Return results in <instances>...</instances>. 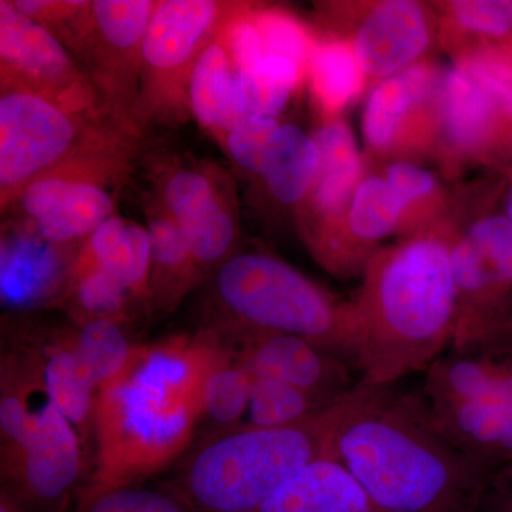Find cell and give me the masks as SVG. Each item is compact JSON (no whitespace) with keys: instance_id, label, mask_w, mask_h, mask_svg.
<instances>
[{"instance_id":"obj_1","label":"cell","mask_w":512,"mask_h":512,"mask_svg":"<svg viewBox=\"0 0 512 512\" xmlns=\"http://www.w3.org/2000/svg\"><path fill=\"white\" fill-rule=\"evenodd\" d=\"M460 194L433 227L383 247L363 271L352 301L353 357L360 380L390 387L427 372L453 348L457 330L454 237Z\"/></svg>"},{"instance_id":"obj_2","label":"cell","mask_w":512,"mask_h":512,"mask_svg":"<svg viewBox=\"0 0 512 512\" xmlns=\"http://www.w3.org/2000/svg\"><path fill=\"white\" fill-rule=\"evenodd\" d=\"M328 457L349 471L380 512H477L485 467L437 427L421 394L362 382Z\"/></svg>"},{"instance_id":"obj_3","label":"cell","mask_w":512,"mask_h":512,"mask_svg":"<svg viewBox=\"0 0 512 512\" xmlns=\"http://www.w3.org/2000/svg\"><path fill=\"white\" fill-rule=\"evenodd\" d=\"M362 383L338 403L289 426H245L201 447L171 490L188 512H258L295 474L328 457Z\"/></svg>"},{"instance_id":"obj_4","label":"cell","mask_w":512,"mask_h":512,"mask_svg":"<svg viewBox=\"0 0 512 512\" xmlns=\"http://www.w3.org/2000/svg\"><path fill=\"white\" fill-rule=\"evenodd\" d=\"M217 289L247 332L298 336L355 366L352 302H339L281 259L234 256L218 272Z\"/></svg>"},{"instance_id":"obj_5","label":"cell","mask_w":512,"mask_h":512,"mask_svg":"<svg viewBox=\"0 0 512 512\" xmlns=\"http://www.w3.org/2000/svg\"><path fill=\"white\" fill-rule=\"evenodd\" d=\"M198 414L173 409L121 377L99 394L94 427V488L123 487L173 460L190 440Z\"/></svg>"},{"instance_id":"obj_6","label":"cell","mask_w":512,"mask_h":512,"mask_svg":"<svg viewBox=\"0 0 512 512\" xmlns=\"http://www.w3.org/2000/svg\"><path fill=\"white\" fill-rule=\"evenodd\" d=\"M433 161L447 183L473 168L512 167V116L463 62L444 70Z\"/></svg>"},{"instance_id":"obj_7","label":"cell","mask_w":512,"mask_h":512,"mask_svg":"<svg viewBox=\"0 0 512 512\" xmlns=\"http://www.w3.org/2000/svg\"><path fill=\"white\" fill-rule=\"evenodd\" d=\"M330 35L352 46L370 89L429 57L437 47V18L431 2L357 0L326 3Z\"/></svg>"},{"instance_id":"obj_8","label":"cell","mask_w":512,"mask_h":512,"mask_svg":"<svg viewBox=\"0 0 512 512\" xmlns=\"http://www.w3.org/2000/svg\"><path fill=\"white\" fill-rule=\"evenodd\" d=\"M444 70L427 57L370 89L362 116L367 163L433 160Z\"/></svg>"},{"instance_id":"obj_9","label":"cell","mask_w":512,"mask_h":512,"mask_svg":"<svg viewBox=\"0 0 512 512\" xmlns=\"http://www.w3.org/2000/svg\"><path fill=\"white\" fill-rule=\"evenodd\" d=\"M12 481L5 495L20 512H64L82 474V450L74 427L47 399L39 424L15 463L3 471Z\"/></svg>"},{"instance_id":"obj_10","label":"cell","mask_w":512,"mask_h":512,"mask_svg":"<svg viewBox=\"0 0 512 512\" xmlns=\"http://www.w3.org/2000/svg\"><path fill=\"white\" fill-rule=\"evenodd\" d=\"M402 205L384 175L367 164L348 210L333 227L309 242L313 258L338 278L362 276L387 238L399 237Z\"/></svg>"},{"instance_id":"obj_11","label":"cell","mask_w":512,"mask_h":512,"mask_svg":"<svg viewBox=\"0 0 512 512\" xmlns=\"http://www.w3.org/2000/svg\"><path fill=\"white\" fill-rule=\"evenodd\" d=\"M76 136L72 120L56 104L33 92L0 99V187L3 194L36 180L63 157Z\"/></svg>"},{"instance_id":"obj_12","label":"cell","mask_w":512,"mask_h":512,"mask_svg":"<svg viewBox=\"0 0 512 512\" xmlns=\"http://www.w3.org/2000/svg\"><path fill=\"white\" fill-rule=\"evenodd\" d=\"M252 377H271L338 402L359 384L353 383L345 357L298 336L282 333H245L238 350H232Z\"/></svg>"},{"instance_id":"obj_13","label":"cell","mask_w":512,"mask_h":512,"mask_svg":"<svg viewBox=\"0 0 512 512\" xmlns=\"http://www.w3.org/2000/svg\"><path fill=\"white\" fill-rule=\"evenodd\" d=\"M313 140L319 153L318 174L302 204L308 244L343 217L367 173L366 157L345 120L323 121Z\"/></svg>"},{"instance_id":"obj_14","label":"cell","mask_w":512,"mask_h":512,"mask_svg":"<svg viewBox=\"0 0 512 512\" xmlns=\"http://www.w3.org/2000/svg\"><path fill=\"white\" fill-rule=\"evenodd\" d=\"M423 400L444 436L481 466L485 458L512 454V400L503 390L474 399Z\"/></svg>"},{"instance_id":"obj_15","label":"cell","mask_w":512,"mask_h":512,"mask_svg":"<svg viewBox=\"0 0 512 512\" xmlns=\"http://www.w3.org/2000/svg\"><path fill=\"white\" fill-rule=\"evenodd\" d=\"M165 201L194 261L208 264L227 254L235 238L234 220L204 175L195 171L175 174L165 188Z\"/></svg>"},{"instance_id":"obj_16","label":"cell","mask_w":512,"mask_h":512,"mask_svg":"<svg viewBox=\"0 0 512 512\" xmlns=\"http://www.w3.org/2000/svg\"><path fill=\"white\" fill-rule=\"evenodd\" d=\"M258 512H380L333 458L323 457L286 481Z\"/></svg>"},{"instance_id":"obj_17","label":"cell","mask_w":512,"mask_h":512,"mask_svg":"<svg viewBox=\"0 0 512 512\" xmlns=\"http://www.w3.org/2000/svg\"><path fill=\"white\" fill-rule=\"evenodd\" d=\"M0 56L9 70L40 86H60L72 76L55 36L9 2H0Z\"/></svg>"},{"instance_id":"obj_18","label":"cell","mask_w":512,"mask_h":512,"mask_svg":"<svg viewBox=\"0 0 512 512\" xmlns=\"http://www.w3.org/2000/svg\"><path fill=\"white\" fill-rule=\"evenodd\" d=\"M207 0H167L156 5L141 43L144 59L160 72L183 66L217 18Z\"/></svg>"},{"instance_id":"obj_19","label":"cell","mask_w":512,"mask_h":512,"mask_svg":"<svg viewBox=\"0 0 512 512\" xmlns=\"http://www.w3.org/2000/svg\"><path fill=\"white\" fill-rule=\"evenodd\" d=\"M306 77L315 106L325 121L342 119L343 111L355 104L369 87L352 46L330 33L316 39Z\"/></svg>"},{"instance_id":"obj_20","label":"cell","mask_w":512,"mask_h":512,"mask_svg":"<svg viewBox=\"0 0 512 512\" xmlns=\"http://www.w3.org/2000/svg\"><path fill=\"white\" fill-rule=\"evenodd\" d=\"M437 18V47L451 60L512 36V0L431 2Z\"/></svg>"},{"instance_id":"obj_21","label":"cell","mask_w":512,"mask_h":512,"mask_svg":"<svg viewBox=\"0 0 512 512\" xmlns=\"http://www.w3.org/2000/svg\"><path fill=\"white\" fill-rule=\"evenodd\" d=\"M392 185L400 205L402 224L399 239L426 231L447 217L456 200V190L426 165L413 161L372 164Z\"/></svg>"},{"instance_id":"obj_22","label":"cell","mask_w":512,"mask_h":512,"mask_svg":"<svg viewBox=\"0 0 512 512\" xmlns=\"http://www.w3.org/2000/svg\"><path fill=\"white\" fill-rule=\"evenodd\" d=\"M318 168L319 153L313 136L296 124H282L259 177L279 204L302 205L315 184Z\"/></svg>"},{"instance_id":"obj_23","label":"cell","mask_w":512,"mask_h":512,"mask_svg":"<svg viewBox=\"0 0 512 512\" xmlns=\"http://www.w3.org/2000/svg\"><path fill=\"white\" fill-rule=\"evenodd\" d=\"M237 70L227 47L212 43L202 50L191 72L192 111L202 126L228 133L235 126Z\"/></svg>"},{"instance_id":"obj_24","label":"cell","mask_w":512,"mask_h":512,"mask_svg":"<svg viewBox=\"0 0 512 512\" xmlns=\"http://www.w3.org/2000/svg\"><path fill=\"white\" fill-rule=\"evenodd\" d=\"M42 372L50 402L83 437L86 436L96 419L99 390L74 352L72 343L53 350L42 366Z\"/></svg>"},{"instance_id":"obj_25","label":"cell","mask_w":512,"mask_h":512,"mask_svg":"<svg viewBox=\"0 0 512 512\" xmlns=\"http://www.w3.org/2000/svg\"><path fill=\"white\" fill-rule=\"evenodd\" d=\"M72 346L99 394L119 382L136 355L119 326L109 319L89 320Z\"/></svg>"},{"instance_id":"obj_26","label":"cell","mask_w":512,"mask_h":512,"mask_svg":"<svg viewBox=\"0 0 512 512\" xmlns=\"http://www.w3.org/2000/svg\"><path fill=\"white\" fill-rule=\"evenodd\" d=\"M338 402L271 377H252L247 426L261 429L289 426Z\"/></svg>"},{"instance_id":"obj_27","label":"cell","mask_w":512,"mask_h":512,"mask_svg":"<svg viewBox=\"0 0 512 512\" xmlns=\"http://www.w3.org/2000/svg\"><path fill=\"white\" fill-rule=\"evenodd\" d=\"M113 201L106 191L80 181L52 211L37 220L40 235L49 242H66L94 232L111 217Z\"/></svg>"},{"instance_id":"obj_28","label":"cell","mask_w":512,"mask_h":512,"mask_svg":"<svg viewBox=\"0 0 512 512\" xmlns=\"http://www.w3.org/2000/svg\"><path fill=\"white\" fill-rule=\"evenodd\" d=\"M252 375L232 352L224 350L205 380L201 416L220 426H232L248 413Z\"/></svg>"},{"instance_id":"obj_29","label":"cell","mask_w":512,"mask_h":512,"mask_svg":"<svg viewBox=\"0 0 512 512\" xmlns=\"http://www.w3.org/2000/svg\"><path fill=\"white\" fill-rule=\"evenodd\" d=\"M256 26L262 37L265 56L281 57L308 72L316 39L311 30L282 9H261L254 12Z\"/></svg>"},{"instance_id":"obj_30","label":"cell","mask_w":512,"mask_h":512,"mask_svg":"<svg viewBox=\"0 0 512 512\" xmlns=\"http://www.w3.org/2000/svg\"><path fill=\"white\" fill-rule=\"evenodd\" d=\"M156 3L148 0H97L92 3L94 22L101 35L117 49L143 43Z\"/></svg>"},{"instance_id":"obj_31","label":"cell","mask_w":512,"mask_h":512,"mask_svg":"<svg viewBox=\"0 0 512 512\" xmlns=\"http://www.w3.org/2000/svg\"><path fill=\"white\" fill-rule=\"evenodd\" d=\"M454 60L470 67L512 116V36L477 47Z\"/></svg>"},{"instance_id":"obj_32","label":"cell","mask_w":512,"mask_h":512,"mask_svg":"<svg viewBox=\"0 0 512 512\" xmlns=\"http://www.w3.org/2000/svg\"><path fill=\"white\" fill-rule=\"evenodd\" d=\"M151 261L153 247L150 234L140 225L127 224L119 247L99 268L114 276L126 291H140L146 284Z\"/></svg>"},{"instance_id":"obj_33","label":"cell","mask_w":512,"mask_h":512,"mask_svg":"<svg viewBox=\"0 0 512 512\" xmlns=\"http://www.w3.org/2000/svg\"><path fill=\"white\" fill-rule=\"evenodd\" d=\"M281 126L278 119L271 116L239 121L227 133L229 154L248 173L261 175L269 148Z\"/></svg>"},{"instance_id":"obj_34","label":"cell","mask_w":512,"mask_h":512,"mask_svg":"<svg viewBox=\"0 0 512 512\" xmlns=\"http://www.w3.org/2000/svg\"><path fill=\"white\" fill-rule=\"evenodd\" d=\"M126 288L103 268H94L79 276L77 299L87 312L97 318L110 319L120 312Z\"/></svg>"},{"instance_id":"obj_35","label":"cell","mask_w":512,"mask_h":512,"mask_svg":"<svg viewBox=\"0 0 512 512\" xmlns=\"http://www.w3.org/2000/svg\"><path fill=\"white\" fill-rule=\"evenodd\" d=\"M148 234L153 247V262H156L158 268L168 272H177L180 269L187 271L194 258L177 222L154 221Z\"/></svg>"},{"instance_id":"obj_36","label":"cell","mask_w":512,"mask_h":512,"mask_svg":"<svg viewBox=\"0 0 512 512\" xmlns=\"http://www.w3.org/2000/svg\"><path fill=\"white\" fill-rule=\"evenodd\" d=\"M227 50L239 73L252 72L262 62L265 57L264 45L254 12L232 20L227 30Z\"/></svg>"},{"instance_id":"obj_37","label":"cell","mask_w":512,"mask_h":512,"mask_svg":"<svg viewBox=\"0 0 512 512\" xmlns=\"http://www.w3.org/2000/svg\"><path fill=\"white\" fill-rule=\"evenodd\" d=\"M77 183H80V180L74 177H63V175H46V177L36 178L26 185L23 191V210L37 221L47 212L52 211Z\"/></svg>"},{"instance_id":"obj_38","label":"cell","mask_w":512,"mask_h":512,"mask_svg":"<svg viewBox=\"0 0 512 512\" xmlns=\"http://www.w3.org/2000/svg\"><path fill=\"white\" fill-rule=\"evenodd\" d=\"M126 228V222L119 217H113V215L101 222L99 227L94 229L92 238H90L89 251L80 262L77 275L82 276L86 272L103 265L106 259L119 247Z\"/></svg>"},{"instance_id":"obj_39","label":"cell","mask_w":512,"mask_h":512,"mask_svg":"<svg viewBox=\"0 0 512 512\" xmlns=\"http://www.w3.org/2000/svg\"><path fill=\"white\" fill-rule=\"evenodd\" d=\"M500 205L508 220L512 222V167L504 173V187Z\"/></svg>"},{"instance_id":"obj_40","label":"cell","mask_w":512,"mask_h":512,"mask_svg":"<svg viewBox=\"0 0 512 512\" xmlns=\"http://www.w3.org/2000/svg\"><path fill=\"white\" fill-rule=\"evenodd\" d=\"M0 512H20L18 508L15 507V504L6 498L5 495H2V501H0Z\"/></svg>"},{"instance_id":"obj_41","label":"cell","mask_w":512,"mask_h":512,"mask_svg":"<svg viewBox=\"0 0 512 512\" xmlns=\"http://www.w3.org/2000/svg\"><path fill=\"white\" fill-rule=\"evenodd\" d=\"M505 512H512V498L510 500V503L507 504V508H505Z\"/></svg>"}]
</instances>
